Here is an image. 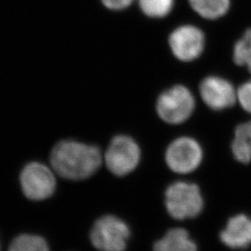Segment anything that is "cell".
I'll return each instance as SVG.
<instances>
[{
  "instance_id": "obj_1",
  "label": "cell",
  "mask_w": 251,
  "mask_h": 251,
  "mask_svg": "<svg viewBox=\"0 0 251 251\" xmlns=\"http://www.w3.org/2000/svg\"><path fill=\"white\" fill-rule=\"evenodd\" d=\"M50 164L53 171L64 179H87L99 170L101 153L97 146L65 140L54 146Z\"/></svg>"
},
{
  "instance_id": "obj_2",
  "label": "cell",
  "mask_w": 251,
  "mask_h": 251,
  "mask_svg": "<svg viewBox=\"0 0 251 251\" xmlns=\"http://www.w3.org/2000/svg\"><path fill=\"white\" fill-rule=\"evenodd\" d=\"M196 107V100L185 86L176 85L165 90L156 101V112L163 121L178 125L192 116Z\"/></svg>"
},
{
  "instance_id": "obj_3",
  "label": "cell",
  "mask_w": 251,
  "mask_h": 251,
  "mask_svg": "<svg viewBox=\"0 0 251 251\" xmlns=\"http://www.w3.org/2000/svg\"><path fill=\"white\" fill-rule=\"evenodd\" d=\"M166 206L172 218L186 220L202 211L204 201L197 184L178 181L166 191Z\"/></svg>"
},
{
  "instance_id": "obj_4",
  "label": "cell",
  "mask_w": 251,
  "mask_h": 251,
  "mask_svg": "<svg viewBox=\"0 0 251 251\" xmlns=\"http://www.w3.org/2000/svg\"><path fill=\"white\" fill-rule=\"evenodd\" d=\"M129 229L116 216L100 218L92 226L90 240L100 251H125L129 237Z\"/></svg>"
},
{
  "instance_id": "obj_5",
  "label": "cell",
  "mask_w": 251,
  "mask_h": 251,
  "mask_svg": "<svg viewBox=\"0 0 251 251\" xmlns=\"http://www.w3.org/2000/svg\"><path fill=\"white\" fill-rule=\"evenodd\" d=\"M141 158V150L134 140L128 136L115 137L105 152L107 169L117 176H125L137 168Z\"/></svg>"
},
{
  "instance_id": "obj_6",
  "label": "cell",
  "mask_w": 251,
  "mask_h": 251,
  "mask_svg": "<svg viewBox=\"0 0 251 251\" xmlns=\"http://www.w3.org/2000/svg\"><path fill=\"white\" fill-rule=\"evenodd\" d=\"M21 187L28 199L41 201L50 198L56 188L52 171L44 164L31 162L21 172Z\"/></svg>"
},
{
  "instance_id": "obj_7",
  "label": "cell",
  "mask_w": 251,
  "mask_h": 251,
  "mask_svg": "<svg viewBox=\"0 0 251 251\" xmlns=\"http://www.w3.org/2000/svg\"><path fill=\"white\" fill-rule=\"evenodd\" d=\"M203 152L198 142L180 137L171 143L166 152V162L171 171L186 174L197 170L202 161Z\"/></svg>"
},
{
  "instance_id": "obj_8",
  "label": "cell",
  "mask_w": 251,
  "mask_h": 251,
  "mask_svg": "<svg viewBox=\"0 0 251 251\" xmlns=\"http://www.w3.org/2000/svg\"><path fill=\"white\" fill-rule=\"evenodd\" d=\"M205 35L195 25H181L170 36L169 44L173 55L181 62H192L203 53Z\"/></svg>"
},
{
  "instance_id": "obj_9",
  "label": "cell",
  "mask_w": 251,
  "mask_h": 251,
  "mask_svg": "<svg viewBox=\"0 0 251 251\" xmlns=\"http://www.w3.org/2000/svg\"><path fill=\"white\" fill-rule=\"evenodd\" d=\"M200 96L212 110L221 111L232 107L237 101V90L228 80L219 76H207L199 87Z\"/></svg>"
},
{
  "instance_id": "obj_10",
  "label": "cell",
  "mask_w": 251,
  "mask_h": 251,
  "mask_svg": "<svg viewBox=\"0 0 251 251\" xmlns=\"http://www.w3.org/2000/svg\"><path fill=\"white\" fill-rule=\"evenodd\" d=\"M222 242L233 250H245L251 245V219L244 214L231 218L220 234Z\"/></svg>"
},
{
  "instance_id": "obj_11",
  "label": "cell",
  "mask_w": 251,
  "mask_h": 251,
  "mask_svg": "<svg viewBox=\"0 0 251 251\" xmlns=\"http://www.w3.org/2000/svg\"><path fill=\"white\" fill-rule=\"evenodd\" d=\"M153 251H198V248L186 230L175 228L154 244Z\"/></svg>"
},
{
  "instance_id": "obj_12",
  "label": "cell",
  "mask_w": 251,
  "mask_h": 251,
  "mask_svg": "<svg viewBox=\"0 0 251 251\" xmlns=\"http://www.w3.org/2000/svg\"><path fill=\"white\" fill-rule=\"evenodd\" d=\"M232 152L234 158L240 163L248 164L251 161V121L236 126Z\"/></svg>"
},
{
  "instance_id": "obj_13",
  "label": "cell",
  "mask_w": 251,
  "mask_h": 251,
  "mask_svg": "<svg viewBox=\"0 0 251 251\" xmlns=\"http://www.w3.org/2000/svg\"><path fill=\"white\" fill-rule=\"evenodd\" d=\"M189 3L199 16L206 20L222 18L231 4L230 0H189Z\"/></svg>"
},
{
  "instance_id": "obj_14",
  "label": "cell",
  "mask_w": 251,
  "mask_h": 251,
  "mask_svg": "<svg viewBox=\"0 0 251 251\" xmlns=\"http://www.w3.org/2000/svg\"><path fill=\"white\" fill-rule=\"evenodd\" d=\"M9 251H50L45 239L36 234H21L9 246Z\"/></svg>"
},
{
  "instance_id": "obj_15",
  "label": "cell",
  "mask_w": 251,
  "mask_h": 251,
  "mask_svg": "<svg viewBox=\"0 0 251 251\" xmlns=\"http://www.w3.org/2000/svg\"><path fill=\"white\" fill-rule=\"evenodd\" d=\"M233 61L251 73V29L247 30L233 48Z\"/></svg>"
},
{
  "instance_id": "obj_16",
  "label": "cell",
  "mask_w": 251,
  "mask_h": 251,
  "mask_svg": "<svg viewBox=\"0 0 251 251\" xmlns=\"http://www.w3.org/2000/svg\"><path fill=\"white\" fill-rule=\"evenodd\" d=\"M139 6L146 16L163 18L173 9L174 0H139Z\"/></svg>"
},
{
  "instance_id": "obj_17",
  "label": "cell",
  "mask_w": 251,
  "mask_h": 251,
  "mask_svg": "<svg viewBox=\"0 0 251 251\" xmlns=\"http://www.w3.org/2000/svg\"><path fill=\"white\" fill-rule=\"evenodd\" d=\"M237 101L245 111L251 114V80L244 83L237 90Z\"/></svg>"
},
{
  "instance_id": "obj_18",
  "label": "cell",
  "mask_w": 251,
  "mask_h": 251,
  "mask_svg": "<svg viewBox=\"0 0 251 251\" xmlns=\"http://www.w3.org/2000/svg\"><path fill=\"white\" fill-rule=\"evenodd\" d=\"M134 0H101L102 4L112 10H122L129 7Z\"/></svg>"
}]
</instances>
